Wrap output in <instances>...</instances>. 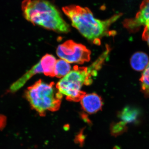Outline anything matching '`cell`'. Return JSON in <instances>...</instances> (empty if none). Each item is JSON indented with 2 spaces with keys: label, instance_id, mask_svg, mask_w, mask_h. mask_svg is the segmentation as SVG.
Returning <instances> with one entry per match:
<instances>
[{
  "label": "cell",
  "instance_id": "cell-4",
  "mask_svg": "<svg viewBox=\"0 0 149 149\" xmlns=\"http://www.w3.org/2000/svg\"><path fill=\"white\" fill-rule=\"evenodd\" d=\"M54 85V82L47 83L40 80L26 91L27 101L40 116H45L47 111H57L60 107L63 95L55 90Z\"/></svg>",
  "mask_w": 149,
  "mask_h": 149
},
{
  "label": "cell",
  "instance_id": "cell-1",
  "mask_svg": "<svg viewBox=\"0 0 149 149\" xmlns=\"http://www.w3.org/2000/svg\"><path fill=\"white\" fill-rule=\"evenodd\" d=\"M63 10L70 19L72 26L97 45L100 44L101 39L104 36L112 34L109 31V27L122 15V13L117 14L107 20H101L96 18L87 8L71 5L64 7Z\"/></svg>",
  "mask_w": 149,
  "mask_h": 149
},
{
  "label": "cell",
  "instance_id": "cell-11",
  "mask_svg": "<svg viewBox=\"0 0 149 149\" xmlns=\"http://www.w3.org/2000/svg\"><path fill=\"white\" fill-rule=\"evenodd\" d=\"M71 66L69 63L63 59L56 60L54 68L55 76L58 78L64 77L70 71Z\"/></svg>",
  "mask_w": 149,
  "mask_h": 149
},
{
  "label": "cell",
  "instance_id": "cell-10",
  "mask_svg": "<svg viewBox=\"0 0 149 149\" xmlns=\"http://www.w3.org/2000/svg\"><path fill=\"white\" fill-rule=\"evenodd\" d=\"M139 111L135 108L130 106L125 107L119 113L118 116L121 121L125 124L135 122L139 116Z\"/></svg>",
  "mask_w": 149,
  "mask_h": 149
},
{
  "label": "cell",
  "instance_id": "cell-17",
  "mask_svg": "<svg viewBox=\"0 0 149 149\" xmlns=\"http://www.w3.org/2000/svg\"><path fill=\"white\" fill-rule=\"evenodd\" d=\"M70 126L69 125H65L64 126V129L65 130H69Z\"/></svg>",
  "mask_w": 149,
  "mask_h": 149
},
{
  "label": "cell",
  "instance_id": "cell-16",
  "mask_svg": "<svg viewBox=\"0 0 149 149\" xmlns=\"http://www.w3.org/2000/svg\"><path fill=\"white\" fill-rule=\"evenodd\" d=\"M81 117H82V119L84 120V121L87 123L89 125H91V124H92V122H91L90 119L88 118V116H86V114H83H83L81 115Z\"/></svg>",
  "mask_w": 149,
  "mask_h": 149
},
{
  "label": "cell",
  "instance_id": "cell-15",
  "mask_svg": "<svg viewBox=\"0 0 149 149\" xmlns=\"http://www.w3.org/2000/svg\"><path fill=\"white\" fill-rule=\"evenodd\" d=\"M142 37L143 40L146 41L149 46V27L145 26Z\"/></svg>",
  "mask_w": 149,
  "mask_h": 149
},
{
  "label": "cell",
  "instance_id": "cell-7",
  "mask_svg": "<svg viewBox=\"0 0 149 149\" xmlns=\"http://www.w3.org/2000/svg\"><path fill=\"white\" fill-rule=\"evenodd\" d=\"M149 23V0H143L135 18L125 19L123 25L130 31H136L142 25Z\"/></svg>",
  "mask_w": 149,
  "mask_h": 149
},
{
  "label": "cell",
  "instance_id": "cell-5",
  "mask_svg": "<svg viewBox=\"0 0 149 149\" xmlns=\"http://www.w3.org/2000/svg\"><path fill=\"white\" fill-rule=\"evenodd\" d=\"M56 54L59 57L69 63L83 64L91 59V51L85 46L71 40L59 45Z\"/></svg>",
  "mask_w": 149,
  "mask_h": 149
},
{
  "label": "cell",
  "instance_id": "cell-3",
  "mask_svg": "<svg viewBox=\"0 0 149 149\" xmlns=\"http://www.w3.org/2000/svg\"><path fill=\"white\" fill-rule=\"evenodd\" d=\"M23 15L33 24L59 33H68L69 25L56 8L46 0H24L22 4Z\"/></svg>",
  "mask_w": 149,
  "mask_h": 149
},
{
  "label": "cell",
  "instance_id": "cell-12",
  "mask_svg": "<svg viewBox=\"0 0 149 149\" xmlns=\"http://www.w3.org/2000/svg\"><path fill=\"white\" fill-rule=\"evenodd\" d=\"M141 90L145 95L149 98V63L140 78Z\"/></svg>",
  "mask_w": 149,
  "mask_h": 149
},
{
  "label": "cell",
  "instance_id": "cell-2",
  "mask_svg": "<svg viewBox=\"0 0 149 149\" xmlns=\"http://www.w3.org/2000/svg\"><path fill=\"white\" fill-rule=\"evenodd\" d=\"M109 51L107 49L88 67L74 66L73 69L63 77L56 85L58 92L66 96L67 100L69 101H80L86 94L85 92L81 90L83 85H89L93 83L92 77L97 75Z\"/></svg>",
  "mask_w": 149,
  "mask_h": 149
},
{
  "label": "cell",
  "instance_id": "cell-14",
  "mask_svg": "<svg viewBox=\"0 0 149 149\" xmlns=\"http://www.w3.org/2000/svg\"><path fill=\"white\" fill-rule=\"evenodd\" d=\"M84 129H82L80 132L75 136L74 142L77 144H79L80 146H83L85 139V136L84 134Z\"/></svg>",
  "mask_w": 149,
  "mask_h": 149
},
{
  "label": "cell",
  "instance_id": "cell-8",
  "mask_svg": "<svg viewBox=\"0 0 149 149\" xmlns=\"http://www.w3.org/2000/svg\"><path fill=\"white\" fill-rule=\"evenodd\" d=\"M80 102L83 109L89 114L96 113L101 110L102 108V100L96 93L85 94Z\"/></svg>",
  "mask_w": 149,
  "mask_h": 149
},
{
  "label": "cell",
  "instance_id": "cell-9",
  "mask_svg": "<svg viewBox=\"0 0 149 149\" xmlns=\"http://www.w3.org/2000/svg\"><path fill=\"white\" fill-rule=\"evenodd\" d=\"M149 63L148 56L143 52L135 53L130 59V64L132 68L138 71L145 70Z\"/></svg>",
  "mask_w": 149,
  "mask_h": 149
},
{
  "label": "cell",
  "instance_id": "cell-13",
  "mask_svg": "<svg viewBox=\"0 0 149 149\" xmlns=\"http://www.w3.org/2000/svg\"><path fill=\"white\" fill-rule=\"evenodd\" d=\"M127 130L126 124L122 121L113 123L110 126V132L112 136H117L121 135Z\"/></svg>",
  "mask_w": 149,
  "mask_h": 149
},
{
  "label": "cell",
  "instance_id": "cell-6",
  "mask_svg": "<svg viewBox=\"0 0 149 149\" xmlns=\"http://www.w3.org/2000/svg\"><path fill=\"white\" fill-rule=\"evenodd\" d=\"M56 61L55 57L52 55L47 54L44 56L37 64L11 85L10 92H16L23 87L31 77L38 73H44L47 76L55 77L54 68Z\"/></svg>",
  "mask_w": 149,
  "mask_h": 149
},
{
  "label": "cell",
  "instance_id": "cell-18",
  "mask_svg": "<svg viewBox=\"0 0 149 149\" xmlns=\"http://www.w3.org/2000/svg\"><path fill=\"white\" fill-rule=\"evenodd\" d=\"M147 27H149V26H147Z\"/></svg>",
  "mask_w": 149,
  "mask_h": 149
}]
</instances>
